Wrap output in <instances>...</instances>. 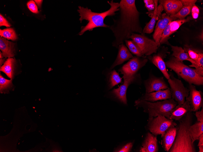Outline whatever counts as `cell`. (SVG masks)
<instances>
[{
    "label": "cell",
    "instance_id": "6da1fadb",
    "mask_svg": "<svg viewBox=\"0 0 203 152\" xmlns=\"http://www.w3.org/2000/svg\"><path fill=\"white\" fill-rule=\"evenodd\" d=\"M135 1L121 0L119 3V16L113 19V24L108 27L115 37L112 46L116 48L125 40H129L132 33H143L139 20L140 13L137 9Z\"/></svg>",
    "mask_w": 203,
    "mask_h": 152
},
{
    "label": "cell",
    "instance_id": "7a4b0ae2",
    "mask_svg": "<svg viewBox=\"0 0 203 152\" xmlns=\"http://www.w3.org/2000/svg\"><path fill=\"white\" fill-rule=\"evenodd\" d=\"M108 2L110 6V8L105 12L101 13L94 12L88 8L78 6L77 12L80 16L79 20L81 22L83 20L88 21L85 26L81 27V30L79 33V35H82L86 31H92L96 28L109 27V25L104 23V19L108 16L115 15V12L119 10V3L114 2L113 0L111 1L110 2L108 1Z\"/></svg>",
    "mask_w": 203,
    "mask_h": 152
},
{
    "label": "cell",
    "instance_id": "3957f363",
    "mask_svg": "<svg viewBox=\"0 0 203 152\" xmlns=\"http://www.w3.org/2000/svg\"><path fill=\"white\" fill-rule=\"evenodd\" d=\"M191 112H188L179 121L175 138L169 152H196L188 131V128L192 123Z\"/></svg>",
    "mask_w": 203,
    "mask_h": 152
},
{
    "label": "cell",
    "instance_id": "277c9868",
    "mask_svg": "<svg viewBox=\"0 0 203 152\" xmlns=\"http://www.w3.org/2000/svg\"><path fill=\"white\" fill-rule=\"evenodd\" d=\"M177 105V103L171 98L154 103L139 99L135 101V105L143 107L144 111L148 114L149 118L161 115L169 119L172 110Z\"/></svg>",
    "mask_w": 203,
    "mask_h": 152
},
{
    "label": "cell",
    "instance_id": "5b68a950",
    "mask_svg": "<svg viewBox=\"0 0 203 152\" xmlns=\"http://www.w3.org/2000/svg\"><path fill=\"white\" fill-rule=\"evenodd\" d=\"M165 63L166 66L174 71L189 84L203 85V76L197 74L194 69L185 65L174 57H171Z\"/></svg>",
    "mask_w": 203,
    "mask_h": 152
},
{
    "label": "cell",
    "instance_id": "8992f818",
    "mask_svg": "<svg viewBox=\"0 0 203 152\" xmlns=\"http://www.w3.org/2000/svg\"><path fill=\"white\" fill-rule=\"evenodd\" d=\"M149 120L148 130L155 136L161 135V137L169 127L172 126H176L177 125L173 120L167 118L161 115L149 118Z\"/></svg>",
    "mask_w": 203,
    "mask_h": 152
},
{
    "label": "cell",
    "instance_id": "52a82bcc",
    "mask_svg": "<svg viewBox=\"0 0 203 152\" xmlns=\"http://www.w3.org/2000/svg\"><path fill=\"white\" fill-rule=\"evenodd\" d=\"M168 82L170 85L171 93V98L177 105L182 104L185 101V98L189 95V90L185 87L182 81L174 77L171 74Z\"/></svg>",
    "mask_w": 203,
    "mask_h": 152
},
{
    "label": "cell",
    "instance_id": "ba28073f",
    "mask_svg": "<svg viewBox=\"0 0 203 152\" xmlns=\"http://www.w3.org/2000/svg\"><path fill=\"white\" fill-rule=\"evenodd\" d=\"M129 39L138 46L144 56H149L156 53L158 48L154 40L148 38L143 33L140 34L132 33Z\"/></svg>",
    "mask_w": 203,
    "mask_h": 152
},
{
    "label": "cell",
    "instance_id": "9c48e42d",
    "mask_svg": "<svg viewBox=\"0 0 203 152\" xmlns=\"http://www.w3.org/2000/svg\"><path fill=\"white\" fill-rule=\"evenodd\" d=\"M148 59L144 57H133L119 70L122 74L135 76L136 72L147 63Z\"/></svg>",
    "mask_w": 203,
    "mask_h": 152
},
{
    "label": "cell",
    "instance_id": "30bf717a",
    "mask_svg": "<svg viewBox=\"0 0 203 152\" xmlns=\"http://www.w3.org/2000/svg\"><path fill=\"white\" fill-rule=\"evenodd\" d=\"M124 83L118 88L114 89L111 92L112 95L124 104H126L127 100L126 93L129 86L135 80V76L123 74Z\"/></svg>",
    "mask_w": 203,
    "mask_h": 152
},
{
    "label": "cell",
    "instance_id": "8fae6325",
    "mask_svg": "<svg viewBox=\"0 0 203 152\" xmlns=\"http://www.w3.org/2000/svg\"><path fill=\"white\" fill-rule=\"evenodd\" d=\"M189 94L188 98L189 102L191 112H196L203 106L202 92L198 90L192 84H189Z\"/></svg>",
    "mask_w": 203,
    "mask_h": 152
},
{
    "label": "cell",
    "instance_id": "7c38bea8",
    "mask_svg": "<svg viewBox=\"0 0 203 152\" xmlns=\"http://www.w3.org/2000/svg\"><path fill=\"white\" fill-rule=\"evenodd\" d=\"M176 19L174 17H170L166 13H163L161 15L157 23L153 35V40L158 47L160 45V42L163 30L170 21L175 20Z\"/></svg>",
    "mask_w": 203,
    "mask_h": 152
},
{
    "label": "cell",
    "instance_id": "4fadbf2b",
    "mask_svg": "<svg viewBox=\"0 0 203 152\" xmlns=\"http://www.w3.org/2000/svg\"><path fill=\"white\" fill-rule=\"evenodd\" d=\"M171 98V90L169 88L150 93H146L139 99L140 100L153 102L159 100H163Z\"/></svg>",
    "mask_w": 203,
    "mask_h": 152
},
{
    "label": "cell",
    "instance_id": "5bb4252c",
    "mask_svg": "<svg viewBox=\"0 0 203 152\" xmlns=\"http://www.w3.org/2000/svg\"><path fill=\"white\" fill-rule=\"evenodd\" d=\"M146 93H150L167 89L169 87L163 78H152L145 83Z\"/></svg>",
    "mask_w": 203,
    "mask_h": 152
},
{
    "label": "cell",
    "instance_id": "9a60e30c",
    "mask_svg": "<svg viewBox=\"0 0 203 152\" xmlns=\"http://www.w3.org/2000/svg\"><path fill=\"white\" fill-rule=\"evenodd\" d=\"M159 2L170 17L177 13L183 6L180 0H160Z\"/></svg>",
    "mask_w": 203,
    "mask_h": 152
},
{
    "label": "cell",
    "instance_id": "2e32d148",
    "mask_svg": "<svg viewBox=\"0 0 203 152\" xmlns=\"http://www.w3.org/2000/svg\"><path fill=\"white\" fill-rule=\"evenodd\" d=\"M158 150L157 136L149 132L140 148V152H157Z\"/></svg>",
    "mask_w": 203,
    "mask_h": 152
},
{
    "label": "cell",
    "instance_id": "e0dca14e",
    "mask_svg": "<svg viewBox=\"0 0 203 152\" xmlns=\"http://www.w3.org/2000/svg\"><path fill=\"white\" fill-rule=\"evenodd\" d=\"M172 126L165 132L161 140V144L164 150L169 152L175 138L177 127Z\"/></svg>",
    "mask_w": 203,
    "mask_h": 152
},
{
    "label": "cell",
    "instance_id": "ac0fdd59",
    "mask_svg": "<svg viewBox=\"0 0 203 152\" xmlns=\"http://www.w3.org/2000/svg\"><path fill=\"white\" fill-rule=\"evenodd\" d=\"M191 111L190 106L188 97L183 104L177 105L172 110L169 119L179 121L188 112Z\"/></svg>",
    "mask_w": 203,
    "mask_h": 152
},
{
    "label": "cell",
    "instance_id": "d6986e66",
    "mask_svg": "<svg viewBox=\"0 0 203 152\" xmlns=\"http://www.w3.org/2000/svg\"><path fill=\"white\" fill-rule=\"evenodd\" d=\"M118 48V51L117 56L114 62L111 66L110 69L133 57L132 53L123 44L119 45Z\"/></svg>",
    "mask_w": 203,
    "mask_h": 152
},
{
    "label": "cell",
    "instance_id": "ffe728a7",
    "mask_svg": "<svg viewBox=\"0 0 203 152\" xmlns=\"http://www.w3.org/2000/svg\"><path fill=\"white\" fill-rule=\"evenodd\" d=\"M155 8L152 15V18L150 21L146 24L143 30V33L150 34L153 31L156 21L161 16V13L163 8L162 6L160 4L157 6L158 0H154Z\"/></svg>",
    "mask_w": 203,
    "mask_h": 152
},
{
    "label": "cell",
    "instance_id": "44dd1931",
    "mask_svg": "<svg viewBox=\"0 0 203 152\" xmlns=\"http://www.w3.org/2000/svg\"><path fill=\"white\" fill-rule=\"evenodd\" d=\"M183 5L181 9L177 13L170 17L178 18L179 19H184L190 12L193 6L197 2L196 0H180Z\"/></svg>",
    "mask_w": 203,
    "mask_h": 152
},
{
    "label": "cell",
    "instance_id": "7402d4cb",
    "mask_svg": "<svg viewBox=\"0 0 203 152\" xmlns=\"http://www.w3.org/2000/svg\"><path fill=\"white\" fill-rule=\"evenodd\" d=\"M14 43L5 39L2 37H0V49L2 51L3 57L11 58L15 54Z\"/></svg>",
    "mask_w": 203,
    "mask_h": 152
},
{
    "label": "cell",
    "instance_id": "603a6c76",
    "mask_svg": "<svg viewBox=\"0 0 203 152\" xmlns=\"http://www.w3.org/2000/svg\"><path fill=\"white\" fill-rule=\"evenodd\" d=\"M172 51L173 52L172 55L180 61L183 62L184 60H188L192 64L189 66L192 67L195 64V62L188 56V53L185 52L184 50L181 47L171 46Z\"/></svg>",
    "mask_w": 203,
    "mask_h": 152
},
{
    "label": "cell",
    "instance_id": "cb8c5ba5",
    "mask_svg": "<svg viewBox=\"0 0 203 152\" xmlns=\"http://www.w3.org/2000/svg\"><path fill=\"white\" fill-rule=\"evenodd\" d=\"M188 133L192 142L198 140L199 137L203 134V122L197 121L193 125H191L188 128Z\"/></svg>",
    "mask_w": 203,
    "mask_h": 152
},
{
    "label": "cell",
    "instance_id": "d4e9b609",
    "mask_svg": "<svg viewBox=\"0 0 203 152\" xmlns=\"http://www.w3.org/2000/svg\"><path fill=\"white\" fill-rule=\"evenodd\" d=\"M15 62V59L9 58L3 65L0 67V70L3 72L9 78L12 79L14 74V66Z\"/></svg>",
    "mask_w": 203,
    "mask_h": 152
},
{
    "label": "cell",
    "instance_id": "484cf974",
    "mask_svg": "<svg viewBox=\"0 0 203 152\" xmlns=\"http://www.w3.org/2000/svg\"><path fill=\"white\" fill-rule=\"evenodd\" d=\"M149 59L152 63L161 71L165 77L169 79L170 78V75L167 71L165 62L162 57L159 55H156Z\"/></svg>",
    "mask_w": 203,
    "mask_h": 152
},
{
    "label": "cell",
    "instance_id": "4316f807",
    "mask_svg": "<svg viewBox=\"0 0 203 152\" xmlns=\"http://www.w3.org/2000/svg\"><path fill=\"white\" fill-rule=\"evenodd\" d=\"M108 74V86L109 89L122 82V78L115 70H113Z\"/></svg>",
    "mask_w": 203,
    "mask_h": 152
},
{
    "label": "cell",
    "instance_id": "83f0119b",
    "mask_svg": "<svg viewBox=\"0 0 203 152\" xmlns=\"http://www.w3.org/2000/svg\"><path fill=\"white\" fill-rule=\"evenodd\" d=\"M130 51L136 56L144 57L140 49L136 44L132 40H127L125 41Z\"/></svg>",
    "mask_w": 203,
    "mask_h": 152
},
{
    "label": "cell",
    "instance_id": "f1b7e54d",
    "mask_svg": "<svg viewBox=\"0 0 203 152\" xmlns=\"http://www.w3.org/2000/svg\"><path fill=\"white\" fill-rule=\"evenodd\" d=\"M191 16L188 17L186 19L172 21L170 23V35L175 32L183 24L192 20Z\"/></svg>",
    "mask_w": 203,
    "mask_h": 152
},
{
    "label": "cell",
    "instance_id": "f546056e",
    "mask_svg": "<svg viewBox=\"0 0 203 152\" xmlns=\"http://www.w3.org/2000/svg\"><path fill=\"white\" fill-rule=\"evenodd\" d=\"M0 35L1 37L13 41L17 39L15 30L12 28H7L2 30L0 29Z\"/></svg>",
    "mask_w": 203,
    "mask_h": 152
},
{
    "label": "cell",
    "instance_id": "4dcf8cb0",
    "mask_svg": "<svg viewBox=\"0 0 203 152\" xmlns=\"http://www.w3.org/2000/svg\"><path fill=\"white\" fill-rule=\"evenodd\" d=\"M12 80H8L4 78L0 74V91L1 93H6L11 89L13 85Z\"/></svg>",
    "mask_w": 203,
    "mask_h": 152
},
{
    "label": "cell",
    "instance_id": "1f68e13d",
    "mask_svg": "<svg viewBox=\"0 0 203 152\" xmlns=\"http://www.w3.org/2000/svg\"><path fill=\"white\" fill-rule=\"evenodd\" d=\"M184 50L185 52H186L188 53L190 58L195 62L199 58L201 55H203L202 52H198L195 49L189 47V46H187L184 47Z\"/></svg>",
    "mask_w": 203,
    "mask_h": 152
},
{
    "label": "cell",
    "instance_id": "d6a6232c",
    "mask_svg": "<svg viewBox=\"0 0 203 152\" xmlns=\"http://www.w3.org/2000/svg\"><path fill=\"white\" fill-rule=\"evenodd\" d=\"M170 22L168 23L163 32L160 42V44L168 42V39L170 35Z\"/></svg>",
    "mask_w": 203,
    "mask_h": 152
},
{
    "label": "cell",
    "instance_id": "836d02e7",
    "mask_svg": "<svg viewBox=\"0 0 203 152\" xmlns=\"http://www.w3.org/2000/svg\"><path fill=\"white\" fill-rule=\"evenodd\" d=\"M146 8L148 11V13L153 12L155 8V4L154 0H143Z\"/></svg>",
    "mask_w": 203,
    "mask_h": 152
},
{
    "label": "cell",
    "instance_id": "e575fe53",
    "mask_svg": "<svg viewBox=\"0 0 203 152\" xmlns=\"http://www.w3.org/2000/svg\"><path fill=\"white\" fill-rule=\"evenodd\" d=\"M27 6L29 9L32 12L37 13L39 12L38 8L34 1L30 0L27 3Z\"/></svg>",
    "mask_w": 203,
    "mask_h": 152
},
{
    "label": "cell",
    "instance_id": "d590c367",
    "mask_svg": "<svg viewBox=\"0 0 203 152\" xmlns=\"http://www.w3.org/2000/svg\"><path fill=\"white\" fill-rule=\"evenodd\" d=\"M191 11L192 18L195 19H197L199 13V8L195 5L192 7Z\"/></svg>",
    "mask_w": 203,
    "mask_h": 152
},
{
    "label": "cell",
    "instance_id": "8d00e7d4",
    "mask_svg": "<svg viewBox=\"0 0 203 152\" xmlns=\"http://www.w3.org/2000/svg\"><path fill=\"white\" fill-rule=\"evenodd\" d=\"M132 146V144L131 142L129 143L126 144L123 147H122L120 150H117V152H129L130 151Z\"/></svg>",
    "mask_w": 203,
    "mask_h": 152
},
{
    "label": "cell",
    "instance_id": "74e56055",
    "mask_svg": "<svg viewBox=\"0 0 203 152\" xmlns=\"http://www.w3.org/2000/svg\"><path fill=\"white\" fill-rule=\"evenodd\" d=\"M195 115L197 118V121L201 122H203V106L200 111L198 110L196 112Z\"/></svg>",
    "mask_w": 203,
    "mask_h": 152
},
{
    "label": "cell",
    "instance_id": "f35d334b",
    "mask_svg": "<svg viewBox=\"0 0 203 152\" xmlns=\"http://www.w3.org/2000/svg\"><path fill=\"white\" fill-rule=\"evenodd\" d=\"M5 26L6 27L11 26L10 24L8 22L6 19L1 14L0 15V26Z\"/></svg>",
    "mask_w": 203,
    "mask_h": 152
},
{
    "label": "cell",
    "instance_id": "ab89813d",
    "mask_svg": "<svg viewBox=\"0 0 203 152\" xmlns=\"http://www.w3.org/2000/svg\"><path fill=\"white\" fill-rule=\"evenodd\" d=\"M192 67L198 69L201 67H203V55H201L195 62V64Z\"/></svg>",
    "mask_w": 203,
    "mask_h": 152
},
{
    "label": "cell",
    "instance_id": "60d3db41",
    "mask_svg": "<svg viewBox=\"0 0 203 152\" xmlns=\"http://www.w3.org/2000/svg\"><path fill=\"white\" fill-rule=\"evenodd\" d=\"M199 142L198 145L199 148V152H203V134H202L198 139Z\"/></svg>",
    "mask_w": 203,
    "mask_h": 152
},
{
    "label": "cell",
    "instance_id": "b9f144b4",
    "mask_svg": "<svg viewBox=\"0 0 203 152\" xmlns=\"http://www.w3.org/2000/svg\"><path fill=\"white\" fill-rule=\"evenodd\" d=\"M196 73L199 76H203V67H201L198 69H194Z\"/></svg>",
    "mask_w": 203,
    "mask_h": 152
},
{
    "label": "cell",
    "instance_id": "7bdbcfd3",
    "mask_svg": "<svg viewBox=\"0 0 203 152\" xmlns=\"http://www.w3.org/2000/svg\"><path fill=\"white\" fill-rule=\"evenodd\" d=\"M34 1H35L39 7H40L41 6V5L43 1V0H34Z\"/></svg>",
    "mask_w": 203,
    "mask_h": 152
},
{
    "label": "cell",
    "instance_id": "ee69618b",
    "mask_svg": "<svg viewBox=\"0 0 203 152\" xmlns=\"http://www.w3.org/2000/svg\"><path fill=\"white\" fill-rule=\"evenodd\" d=\"M6 61H5V59H0V67L2 65L4 64L5 62Z\"/></svg>",
    "mask_w": 203,
    "mask_h": 152
},
{
    "label": "cell",
    "instance_id": "f6af8a7d",
    "mask_svg": "<svg viewBox=\"0 0 203 152\" xmlns=\"http://www.w3.org/2000/svg\"><path fill=\"white\" fill-rule=\"evenodd\" d=\"M3 55L2 53L0 52V58L2 59L3 57Z\"/></svg>",
    "mask_w": 203,
    "mask_h": 152
}]
</instances>
